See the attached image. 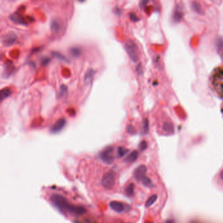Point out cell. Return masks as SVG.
<instances>
[{
  "mask_svg": "<svg viewBox=\"0 0 223 223\" xmlns=\"http://www.w3.org/2000/svg\"><path fill=\"white\" fill-rule=\"evenodd\" d=\"M223 82V71L221 67L214 69L210 77V84L213 90L219 98H222V88Z\"/></svg>",
  "mask_w": 223,
  "mask_h": 223,
  "instance_id": "cell-1",
  "label": "cell"
},
{
  "mask_svg": "<svg viewBox=\"0 0 223 223\" xmlns=\"http://www.w3.org/2000/svg\"><path fill=\"white\" fill-rule=\"evenodd\" d=\"M124 47L131 60L134 62H138L139 58V50L136 42L131 39H128L125 42Z\"/></svg>",
  "mask_w": 223,
  "mask_h": 223,
  "instance_id": "cell-2",
  "label": "cell"
},
{
  "mask_svg": "<svg viewBox=\"0 0 223 223\" xmlns=\"http://www.w3.org/2000/svg\"><path fill=\"white\" fill-rule=\"evenodd\" d=\"M116 173L113 170L107 171L101 179V185L105 189L111 190L115 185Z\"/></svg>",
  "mask_w": 223,
  "mask_h": 223,
  "instance_id": "cell-3",
  "label": "cell"
},
{
  "mask_svg": "<svg viewBox=\"0 0 223 223\" xmlns=\"http://www.w3.org/2000/svg\"><path fill=\"white\" fill-rule=\"evenodd\" d=\"M114 149L111 146L107 147L103 149L99 154V158L103 163L106 164H111L115 161V157L113 154Z\"/></svg>",
  "mask_w": 223,
  "mask_h": 223,
  "instance_id": "cell-4",
  "label": "cell"
},
{
  "mask_svg": "<svg viewBox=\"0 0 223 223\" xmlns=\"http://www.w3.org/2000/svg\"><path fill=\"white\" fill-rule=\"evenodd\" d=\"M147 171V166L144 164H141L135 169V170L134 171V176L137 181H141V180L145 176Z\"/></svg>",
  "mask_w": 223,
  "mask_h": 223,
  "instance_id": "cell-5",
  "label": "cell"
},
{
  "mask_svg": "<svg viewBox=\"0 0 223 223\" xmlns=\"http://www.w3.org/2000/svg\"><path fill=\"white\" fill-rule=\"evenodd\" d=\"M109 207L112 210L117 213H122L126 209L124 204L118 201H111L109 203Z\"/></svg>",
  "mask_w": 223,
  "mask_h": 223,
  "instance_id": "cell-6",
  "label": "cell"
},
{
  "mask_svg": "<svg viewBox=\"0 0 223 223\" xmlns=\"http://www.w3.org/2000/svg\"><path fill=\"white\" fill-rule=\"evenodd\" d=\"M10 19L15 24H22V25H26L27 22L24 18L22 17V15L19 14L18 13H15L10 16Z\"/></svg>",
  "mask_w": 223,
  "mask_h": 223,
  "instance_id": "cell-7",
  "label": "cell"
},
{
  "mask_svg": "<svg viewBox=\"0 0 223 223\" xmlns=\"http://www.w3.org/2000/svg\"><path fill=\"white\" fill-rule=\"evenodd\" d=\"M66 120L65 119H60L58 120L55 124H54L50 128V131L53 133L58 132L60 130H62L64 126L66 125Z\"/></svg>",
  "mask_w": 223,
  "mask_h": 223,
  "instance_id": "cell-8",
  "label": "cell"
},
{
  "mask_svg": "<svg viewBox=\"0 0 223 223\" xmlns=\"http://www.w3.org/2000/svg\"><path fill=\"white\" fill-rule=\"evenodd\" d=\"M17 37L14 32H9L8 33L6 36L4 37L3 39V43L6 45V46H10L15 43L17 41Z\"/></svg>",
  "mask_w": 223,
  "mask_h": 223,
  "instance_id": "cell-9",
  "label": "cell"
},
{
  "mask_svg": "<svg viewBox=\"0 0 223 223\" xmlns=\"http://www.w3.org/2000/svg\"><path fill=\"white\" fill-rule=\"evenodd\" d=\"M95 71L93 69H89L87 71L84 78V83L85 85H89L92 82Z\"/></svg>",
  "mask_w": 223,
  "mask_h": 223,
  "instance_id": "cell-10",
  "label": "cell"
},
{
  "mask_svg": "<svg viewBox=\"0 0 223 223\" xmlns=\"http://www.w3.org/2000/svg\"><path fill=\"white\" fill-rule=\"evenodd\" d=\"M139 157V152L138 150H133L124 159V162L127 163H132L134 162L138 159Z\"/></svg>",
  "mask_w": 223,
  "mask_h": 223,
  "instance_id": "cell-11",
  "label": "cell"
},
{
  "mask_svg": "<svg viewBox=\"0 0 223 223\" xmlns=\"http://www.w3.org/2000/svg\"><path fill=\"white\" fill-rule=\"evenodd\" d=\"M163 130L166 133L169 134H172L174 133V126L172 122L170 121H166L163 124Z\"/></svg>",
  "mask_w": 223,
  "mask_h": 223,
  "instance_id": "cell-12",
  "label": "cell"
},
{
  "mask_svg": "<svg viewBox=\"0 0 223 223\" xmlns=\"http://www.w3.org/2000/svg\"><path fill=\"white\" fill-rule=\"evenodd\" d=\"M134 189H135V185L133 182H130L125 188V194L128 197L133 196L134 194Z\"/></svg>",
  "mask_w": 223,
  "mask_h": 223,
  "instance_id": "cell-13",
  "label": "cell"
},
{
  "mask_svg": "<svg viewBox=\"0 0 223 223\" xmlns=\"http://www.w3.org/2000/svg\"><path fill=\"white\" fill-rule=\"evenodd\" d=\"M10 95H11V91L9 88H5L1 90H0V101L9 98Z\"/></svg>",
  "mask_w": 223,
  "mask_h": 223,
  "instance_id": "cell-14",
  "label": "cell"
},
{
  "mask_svg": "<svg viewBox=\"0 0 223 223\" xmlns=\"http://www.w3.org/2000/svg\"><path fill=\"white\" fill-rule=\"evenodd\" d=\"M50 29L53 33H58L60 29V24L58 21L55 20H52L50 24Z\"/></svg>",
  "mask_w": 223,
  "mask_h": 223,
  "instance_id": "cell-15",
  "label": "cell"
},
{
  "mask_svg": "<svg viewBox=\"0 0 223 223\" xmlns=\"http://www.w3.org/2000/svg\"><path fill=\"white\" fill-rule=\"evenodd\" d=\"M157 198H158V196L157 194H153L151 196L149 197L148 200L146 201L145 204V208H148L152 205H153V204L155 203V201L157 200Z\"/></svg>",
  "mask_w": 223,
  "mask_h": 223,
  "instance_id": "cell-16",
  "label": "cell"
},
{
  "mask_svg": "<svg viewBox=\"0 0 223 223\" xmlns=\"http://www.w3.org/2000/svg\"><path fill=\"white\" fill-rule=\"evenodd\" d=\"M141 182L144 186L147 188H153L154 187V184H153L152 181H151V179L149 178L148 177L145 176L143 178V179L141 180Z\"/></svg>",
  "mask_w": 223,
  "mask_h": 223,
  "instance_id": "cell-17",
  "label": "cell"
},
{
  "mask_svg": "<svg viewBox=\"0 0 223 223\" xmlns=\"http://www.w3.org/2000/svg\"><path fill=\"white\" fill-rule=\"evenodd\" d=\"M129 151V149L124 147H119L117 149V158H120L125 156Z\"/></svg>",
  "mask_w": 223,
  "mask_h": 223,
  "instance_id": "cell-18",
  "label": "cell"
},
{
  "mask_svg": "<svg viewBox=\"0 0 223 223\" xmlns=\"http://www.w3.org/2000/svg\"><path fill=\"white\" fill-rule=\"evenodd\" d=\"M182 17V11L181 9H177L175 11L173 18L175 22H179Z\"/></svg>",
  "mask_w": 223,
  "mask_h": 223,
  "instance_id": "cell-19",
  "label": "cell"
},
{
  "mask_svg": "<svg viewBox=\"0 0 223 223\" xmlns=\"http://www.w3.org/2000/svg\"><path fill=\"white\" fill-rule=\"evenodd\" d=\"M68 87L65 85H62L60 88V94H59V96L60 97H64V96L68 94Z\"/></svg>",
  "mask_w": 223,
  "mask_h": 223,
  "instance_id": "cell-20",
  "label": "cell"
},
{
  "mask_svg": "<svg viewBox=\"0 0 223 223\" xmlns=\"http://www.w3.org/2000/svg\"><path fill=\"white\" fill-rule=\"evenodd\" d=\"M192 8L196 12H197L198 13H202V11H201V7L200 4L198 2L194 1L192 2Z\"/></svg>",
  "mask_w": 223,
  "mask_h": 223,
  "instance_id": "cell-21",
  "label": "cell"
},
{
  "mask_svg": "<svg viewBox=\"0 0 223 223\" xmlns=\"http://www.w3.org/2000/svg\"><path fill=\"white\" fill-rule=\"evenodd\" d=\"M71 54L72 55H73V56H79L80 55V52H81V51H80V49H79V48H73V49H71Z\"/></svg>",
  "mask_w": 223,
  "mask_h": 223,
  "instance_id": "cell-22",
  "label": "cell"
},
{
  "mask_svg": "<svg viewBox=\"0 0 223 223\" xmlns=\"http://www.w3.org/2000/svg\"><path fill=\"white\" fill-rule=\"evenodd\" d=\"M147 147H148V145H147V143L146 141H142L139 145V148L141 151H144L145 150H146Z\"/></svg>",
  "mask_w": 223,
  "mask_h": 223,
  "instance_id": "cell-23",
  "label": "cell"
},
{
  "mask_svg": "<svg viewBox=\"0 0 223 223\" xmlns=\"http://www.w3.org/2000/svg\"><path fill=\"white\" fill-rule=\"evenodd\" d=\"M127 131L130 134H136V129L132 125H128L127 126Z\"/></svg>",
  "mask_w": 223,
  "mask_h": 223,
  "instance_id": "cell-24",
  "label": "cell"
},
{
  "mask_svg": "<svg viewBox=\"0 0 223 223\" xmlns=\"http://www.w3.org/2000/svg\"><path fill=\"white\" fill-rule=\"evenodd\" d=\"M149 130V122L147 119H145L144 120V124H143V131L145 133H147Z\"/></svg>",
  "mask_w": 223,
  "mask_h": 223,
  "instance_id": "cell-25",
  "label": "cell"
},
{
  "mask_svg": "<svg viewBox=\"0 0 223 223\" xmlns=\"http://www.w3.org/2000/svg\"><path fill=\"white\" fill-rule=\"evenodd\" d=\"M54 55H55L56 56V57H58V58H59L60 59H61V60H64V61H68V60H67V59L66 58L65 56H64L62 55H61L60 53L55 52V53H54Z\"/></svg>",
  "mask_w": 223,
  "mask_h": 223,
  "instance_id": "cell-26",
  "label": "cell"
},
{
  "mask_svg": "<svg viewBox=\"0 0 223 223\" xmlns=\"http://www.w3.org/2000/svg\"><path fill=\"white\" fill-rule=\"evenodd\" d=\"M137 71H138L139 75H141L142 73H143V68H142V65L141 63H139L138 66H137Z\"/></svg>",
  "mask_w": 223,
  "mask_h": 223,
  "instance_id": "cell-27",
  "label": "cell"
},
{
  "mask_svg": "<svg viewBox=\"0 0 223 223\" xmlns=\"http://www.w3.org/2000/svg\"><path fill=\"white\" fill-rule=\"evenodd\" d=\"M130 19L131 20L134 21V22H137V21L139 20V18H138V17H137L134 13H130Z\"/></svg>",
  "mask_w": 223,
  "mask_h": 223,
  "instance_id": "cell-28",
  "label": "cell"
},
{
  "mask_svg": "<svg viewBox=\"0 0 223 223\" xmlns=\"http://www.w3.org/2000/svg\"><path fill=\"white\" fill-rule=\"evenodd\" d=\"M49 59L47 58H44L43 59L41 63L43 64V65L44 64H47L48 63H49Z\"/></svg>",
  "mask_w": 223,
  "mask_h": 223,
  "instance_id": "cell-29",
  "label": "cell"
},
{
  "mask_svg": "<svg viewBox=\"0 0 223 223\" xmlns=\"http://www.w3.org/2000/svg\"><path fill=\"white\" fill-rule=\"evenodd\" d=\"M165 223H174V222L172 220H168V221H166Z\"/></svg>",
  "mask_w": 223,
  "mask_h": 223,
  "instance_id": "cell-30",
  "label": "cell"
},
{
  "mask_svg": "<svg viewBox=\"0 0 223 223\" xmlns=\"http://www.w3.org/2000/svg\"><path fill=\"white\" fill-rule=\"evenodd\" d=\"M1 56L0 55V60H1Z\"/></svg>",
  "mask_w": 223,
  "mask_h": 223,
  "instance_id": "cell-31",
  "label": "cell"
}]
</instances>
